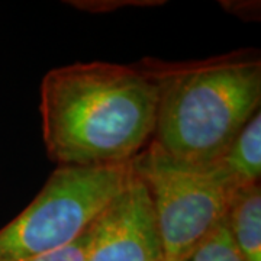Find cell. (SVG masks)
Segmentation results:
<instances>
[{"label": "cell", "mask_w": 261, "mask_h": 261, "mask_svg": "<svg viewBox=\"0 0 261 261\" xmlns=\"http://www.w3.org/2000/svg\"><path fill=\"white\" fill-rule=\"evenodd\" d=\"M226 229L244 261H261V187L240 189L225 216Z\"/></svg>", "instance_id": "cell-6"}, {"label": "cell", "mask_w": 261, "mask_h": 261, "mask_svg": "<svg viewBox=\"0 0 261 261\" xmlns=\"http://www.w3.org/2000/svg\"><path fill=\"white\" fill-rule=\"evenodd\" d=\"M157 93L135 64L56 67L39 90L42 140L58 167L129 163L155 130Z\"/></svg>", "instance_id": "cell-1"}, {"label": "cell", "mask_w": 261, "mask_h": 261, "mask_svg": "<svg viewBox=\"0 0 261 261\" xmlns=\"http://www.w3.org/2000/svg\"><path fill=\"white\" fill-rule=\"evenodd\" d=\"M89 237H90V228L82 237H79L74 243L68 244L60 250H56V251L37 255V257H32V258L23 261H86Z\"/></svg>", "instance_id": "cell-9"}, {"label": "cell", "mask_w": 261, "mask_h": 261, "mask_svg": "<svg viewBox=\"0 0 261 261\" xmlns=\"http://www.w3.org/2000/svg\"><path fill=\"white\" fill-rule=\"evenodd\" d=\"M240 189L258 185L261 177V112L245 123L231 145L216 160Z\"/></svg>", "instance_id": "cell-7"}, {"label": "cell", "mask_w": 261, "mask_h": 261, "mask_svg": "<svg viewBox=\"0 0 261 261\" xmlns=\"http://www.w3.org/2000/svg\"><path fill=\"white\" fill-rule=\"evenodd\" d=\"M86 261H164L148 192L134 173L90 226Z\"/></svg>", "instance_id": "cell-5"}, {"label": "cell", "mask_w": 261, "mask_h": 261, "mask_svg": "<svg viewBox=\"0 0 261 261\" xmlns=\"http://www.w3.org/2000/svg\"><path fill=\"white\" fill-rule=\"evenodd\" d=\"M134 173L148 192L164 261H187L221 224L240 187L215 160L206 164L170 157L151 140L132 160Z\"/></svg>", "instance_id": "cell-4"}, {"label": "cell", "mask_w": 261, "mask_h": 261, "mask_svg": "<svg viewBox=\"0 0 261 261\" xmlns=\"http://www.w3.org/2000/svg\"><path fill=\"white\" fill-rule=\"evenodd\" d=\"M132 161L57 167L35 199L0 228V261H23L82 237L126 186Z\"/></svg>", "instance_id": "cell-3"}, {"label": "cell", "mask_w": 261, "mask_h": 261, "mask_svg": "<svg viewBox=\"0 0 261 261\" xmlns=\"http://www.w3.org/2000/svg\"><path fill=\"white\" fill-rule=\"evenodd\" d=\"M187 261H244L226 229L225 219L196 247Z\"/></svg>", "instance_id": "cell-8"}, {"label": "cell", "mask_w": 261, "mask_h": 261, "mask_svg": "<svg viewBox=\"0 0 261 261\" xmlns=\"http://www.w3.org/2000/svg\"><path fill=\"white\" fill-rule=\"evenodd\" d=\"M135 65L157 93L152 141L173 159L193 164L218 160L260 111L255 48L186 61L145 57Z\"/></svg>", "instance_id": "cell-2"}, {"label": "cell", "mask_w": 261, "mask_h": 261, "mask_svg": "<svg viewBox=\"0 0 261 261\" xmlns=\"http://www.w3.org/2000/svg\"><path fill=\"white\" fill-rule=\"evenodd\" d=\"M164 2H129V0H125V2H70L71 6L79 8L82 10H89V12H109V10H116L123 6H128L130 5L134 6H142V5H147V6H152V5H163Z\"/></svg>", "instance_id": "cell-10"}]
</instances>
